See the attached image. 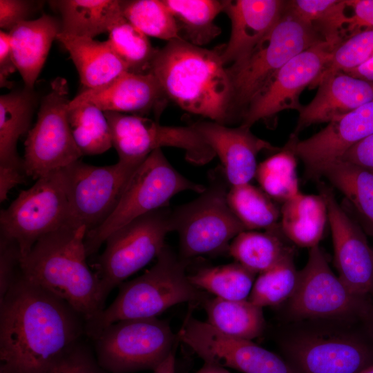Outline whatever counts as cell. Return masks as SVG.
Returning a JSON list of instances; mask_svg holds the SVG:
<instances>
[{
	"label": "cell",
	"mask_w": 373,
	"mask_h": 373,
	"mask_svg": "<svg viewBox=\"0 0 373 373\" xmlns=\"http://www.w3.org/2000/svg\"><path fill=\"white\" fill-rule=\"evenodd\" d=\"M85 334V320L21 274L0 300V373H47Z\"/></svg>",
	"instance_id": "cell-1"
},
{
	"label": "cell",
	"mask_w": 373,
	"mask_h": 373,
	"mask_svg": "<svg viewBox=\"0 0 373 373\" xmlns=\"http://www.w3.org/2000/svg\"><path fill=\"white\" fill-rule=\"evenodd\" d=\"M150 72L167 99L186 112L222 124L233 113V85L220 51L171 41L157 49Z\"/></svg>",
	"instance_id": "cell-2"
},
{
	"label": "cell",
	"mask_w": 373,
	"mask_h": 373,
	"mask_svg": "<svg viewBox=\"0 0 373 373\" xmlns=\"http://www.w3.org/2000/svg\"><path fill=\"white\" fill-rule=\"evenodd\" d=\"M85 226L66 223L42 236L21 259L23 276L68 303L85 320L104 309L99 280L89 268Z\"/></svg>",
	"instance_id": "cell-3"
},
{
	"label": "cell",
	"mask_w": 373,
	"mask_h": 373,
	"mask_svg": "<svg viewBox=\"0 0 373 373\" xmlns=\"http://www.w3.org/2000/svg\"><path fill=\"white\" fill-rule=\"evenodd\" d=\"M186 265L185 260L165 245L151 269L140 276L122 283L112 303L85 323V334L94 340L115 322L157 317L180 303H202L207 295L190 282Z\"/></svg>",
	"instance_id": "cell-4"
},
{
	"label": "cell",
	"mask_w": 373,
	"mask_h": 373,
	"mask_svg": "<svg viewBox=\"0 0 373 373\" xmlns=\"http://www.w3.org/2000/svg\"><path fill=\"white\" fill-rule=\"evenodd\" d=\"M205 189L174 169L161 149L154 150L133 172L110 216L87 232L84 240L87 256L97 252L111 233L127 223L166 207L176 194L186 191L201 193Z\"/></svg>",
	"instance_id": "cell-5"
},
{
	"label": "cell",
	"mask_w": 373,
	"mask_h": 373,
	"mask_svg": "<svg viewBox=\"0 0 373 373\" xmlns=\"http://www.w3.org/2000/svg\"><path fill=\"white\" fill-rule=\"evenodd\" d=\"M322 41H325L288 8L287 1L286 8L272 30L247 56L227 67L233 89V113H244L286 63Z\"/></svg>",
	"instance_id": "cell-6"
},
{
	"label": "cell",
	"mask_w": 373,
	"mask_h": 373,
	"mask_svg": "<svg viewBox=\"0 0 373 373\" xmlns=\"http://www.w3.org/2000/svg\"><path fill=\"white\" fill-rule=\"evenodd\" d=\"M93 341L97 361L108 373L153 371L179 342L169 323L157 317L115 322Z\"/></svg>",
	"instance_id": "cell-7"
},
{
	"label": "cell",
	"mask_w": 373,
	"mask_h": 373,
	"mask_svg": "<svg viewBox=\"0 0 373 373\" xmlns=\"http://www.w3.org/2000/svg\"><path fill=\"white\" fill-rule=\"evenodd\" d=\"M227 192L223 182L214 180L198 198L171 212L180 258L186 261L228 249L233 238L246 231L228 204Z\"/></svg>",
	"instance_id": "cell-8"
},
{
	"label": "cell",
	"mask_w": 373,
	"mask_h": 373,
	"mask_svg": "<svg viewBox=\"0 0 373 373\" xmlns=\"http://www.w3.org/2000/svg\"><path fill=\"white\" fill-rule=\"evenodd\" d=\"M36 180L0 214V237L15 242L21 258L40 238L66 224L69 219L64 169Z\"/></svg>",
	"instance_id": "cell-9"
},
{
	"label": "cell",
	"mask_w": 373,
	"mask_h": 373,
	"mask_svg": "<svg viewBox=\"0 0 373 373\" xmlns=\"http://www.w3.org/2000/svg\"><path fill=\"white\" fill-rule=\"evenodd\" d=\"M166 207L144 214L111 233L95 264L104 300L130 276L157 258L171 231Z\"/></svg>",
	"instance_id": "cell-10"
},
{
	"label": "cell",
	"mask_w": 373,
	"mask_h": 373,
	"mask_svg": "<svg viewBox=\"0 0 373 373\" xmlns=\"http://www.w3.org/2000/svg\"><path fill=\"white\" fill-rule=\"evenodd\" d=\"M66 79L57 77L40 103L37 119L25 142L24 171L33 179L64 169L82 156L73 137L68 119Z\"/></svg>",
	"instance_id": "cell-11"
},
{
	"label": "cell",
	"mask_w": 373,
	"mask_h": 373,
	"mask_svg": "<svg viewBox=\"0 0 373 373\" xmlns=\"http://www.w3.org/2000/svg\"><path fill=\"white\" fill-rule=\"evenodd\" d=\"M142 162L118 160L112 165L96 166L79 160L64 168L69 202L68 224L85 226L87 232L102 224Z\"/></svg>",
	"instance_id": "cell-12"
},
{
	"label": "cell",
	"mask_w": 373,
	"mask_h": 373,
	"mask_svg": "<svg viewBox=\"0 0 373 373\" xmlns=\"http://www.w3.org/2000/svg\"><path fill=\"white\" fill-rule=\"evenodd\" d=\"M322 41L300 52L286 63L249 104L242 125L251 128L285 110L299 111V97L315 82L341 44Z\"/></svg>",
	"instance_id": "cell-13"
},
{
	"label": "cell",
	"mask_w": 373,
	"mask_h": 373,
	"mask_svg": "<svg viewBox=\"0 0 373 373\" xmlns=\"http://www.w3.org/2000/svg\"><path fill=\"white\" fill-rule=\"evenodd\" d=\"M177 334L179 341L193 350L204 363L243 373H295L286 361L272 352L251 340L224 334L190 315Z\"/></svg>",
	"instance_id": "cell-14"
},
{
	"label": "cell",
	"mask_w": 373,
	"mask_h": 373,
	"mask_svg": "<svg viewBox=\"0 0 373 373\" xmlns=\"http://www.w3.org/2000/svg\"><path fill=\"white\" fill-rule=\"evenodd\" d=\"M361 298L334 274L318 245L309 249L307 262L298 271L289 311L300 318H343L361 311Z\"/></svg>",
	"instance_id": "cell-15"
},
{
	"label": "cell",
	"mask_w": 373,
	"mask_h": 373,
	"mask_svg": "<svg viewBox=\"0 0 373 373\" xmlns=\"http://www.w3.org/2000/svg\"><path fill=\"white\" fill-rule=\"evenodd\" d=\"M283 350L295 373H360L373 365L370 349L341 332L302 333L288 340Z\"/></svg>",
	"instance_id": "cell-16"
},
{
	"label": "cell",
	"mask_w": 373,
	"mask_h": 373,
	"mask_svg": "<svg viewBox=\"0 0 373 373\" xmlns=\"http://www.w3.org/2000/svg\"><path fill=\"white\" fill-rule=\"evenodd\" d=\"M328 212L338 277L356 295L373 290V249L359 226L338 203L332 190L319 183Z\"/></svg>",
	"instance_id": "cell-17"
},
{
	"label": "cell",
	"mask_w": 373,
	"mask_h": 373,
	"mask_svg": "<svg viewBox=\"0 0 373 373\" xmlns=\"http://www.w3.org/2000/svg\"><path fill=\"white\" fill-rule=\"evenodd\" d=\"M373 134V100L333 120L311 137L291 135L287 144L303 163L308 178L318 180L323 169L340 160L353 144Z\"/></svg>",
	"instance_id": "cell-18"
},
{
	"label": "cell",
	"mask_w": 373,
	"mask_h": 373,
	"mask_svg": "<svg viewBox=\"0 0 373 373\" xmlns=\"http://www.w3.org/2000/svg\"><path fill=\"white\" fill-rule=\"evenodd\" d=\"M167 100L152 73L126 72L102 86L82 91L70 100L69 106L88 103L104 112L142 116L153 111L158 116Z\"/></svg>",
	"instance_id": "cell-19"
},
{
	"label": "cell",
	"mask_w": 373,
	"mask_h": 373,
	"mask_svg": "<svg viewBox=\"0 0 373 373\" xmlns=\"http://www.w3.org/2000/svg\"><path fill=\"white\" fill-rule=\"evenodd\" d=\"M221 161L225 177L231 186L249 183L256 176V157L262 150H278L241 125L228 127L212 121L192 124Z\"/></svg>",
	"instance_id": "cell-20"
},
{
	"label": "cell",
	"mask_w": 373,
	"mask_h": 373,
	"mask_svg": "<svg viewBox=\"0 0 373 373\" xmlns=\"http://www.w3.org/2000/svg\"><path fill=\"white\" fill-rule=\"evenodd\" d=\"M287 6L280 0H224V12L229 17L231 30L229 39L220 51L227 66L247 56L272 30Z\"/></svg>",
	"instance_id": "cell-21"
},
{
	"label": "cell",
	"mask_w": 373,
	"mask_h": 373,
	"mask_svg": "<svg viewBox=\"0 0 373 373\" xmlns=\"http://www.w3.org/2000/svg\"><path fill=\"white\" fill-rule=\"evenodd\" d=\"M312 100L298 111L292 135L319 123H329L373 100V82L345 73L332 74L316 86Z\"/></svg>",
	"instance_id": "cell-22"
},
{
	"label": "cell",
	"mask_w": 373,
	"mask_h": 373,
	"mask_svg": "<svg viewBox=\"0 0 373 373\" xmlns=\"http://www.w3.org/2000/svg\"><path fill=\"white\" fill-rule=\"evenodd\" d=\"M60 32V19L46 14L21 21L8 32L14 61L25 87L34 89L51 45Z\"/></svg>",
	"instance_id": "cell-23"
},
{
	"label": "cell",
	"mask_w": 373,
	"mask_h": 373,
	"mask_svg": "<svg viewBox=\"0 0 373 373\" xmlns=\"http://www.w3.org/2000/svg\"><path fill=\"white\" fill-rule=\"evenodd\" d=\"M57 39L69 52L85 89L102 86L129 72L108 40L100 41L61 33Z\"/></svg>",
	"instance_id": "cell-24"
},
{
	"label": "cell",
	"mask_w": 373,
	"mask_h": 373,
	"mask_svg": "<svg viewBox=\"0 0 373 373\" xmlns=\"http://www.w3.org/2000/svg\"><path fill=\"white\" fill-rule=\"evenodd\" d=\"M61 16L60 33L93 39L109 32L123 18L118 0H55L48 1Z\"/></svg>",
	"instance_id": "cell-25"
},
{
	"label": "cell",
	"mask_w": 373,
	"mask_h": 373,
	"mask_svg": "<svg viewBox=\"0 0 373 373\" xmlns=\"http://www.w3.org/2000/svg\"><path fill=\"white\" fill-rule=\"evenodd\" d=\"M37 104L34 89L23 87L0 97V166L25 173L23 159L17 151L19 137L30 131Z\"/></svg>",
	"instance_id": "cell-26"
},
{
	"label": "cell",
	"mask_w": 373,
	"mask_h": 373,
	"mask_svg": "<svg viewBox=\"0 0 373 373\" xmlns=\"http://www.w3.org/2000/svg\"><path fill=\"white\" fill-rule=\"evenodd\" d=\"M280 230L296 245L311 249L318 245L328 220L326 202L321 194L300 191L283 202Z\"/></svg>",
	"instance_id": "cell-27"
},
{
	"label": "cell",
	"mask_w": 373,
	"mask_h": 373,
	"mask_svg": "<svg viewBox=\"0 0 373 373\" xmlns=\"http://www.w3.org/2000/svg\"><path fill=\"white\" fill-rule=\"evenodd\" d=\"M202 305L207 314L206 322L229 336L251 341L260 336L264 330L262 308L248 300L208 297Z\"/></svg>",
	"instance_id": "cell-28"
},
{
	"label": "cell",
	"mask_w": 373,
	"mask_h": 373,
	"mask_svg": "<svg viewBox=\"0 0 373 373\" xmlns=\"http://www.w3.org/2000/svg\"><path fill=\"white\" fill-rule=\"evenodd\" d=\"M173 14L182 40L201 46L221 32L214 20L223 12L224 1L163 0Z\"/></svg>",
	"instance_id": "cell-29"
},
{
	"label": "cell",
	"mask_w": 373,
	"mask_h": 373,
	"mask_svg": "<svg viewBox=\"0 0 373 373\" xmlns=\"http://www.w3.org/2000/svg\"><path fill=\"white\" fill-rule=\"evenodd\" d=\"M277 226L265 232L244 231L231 242L229 254L249 270L262 273L278 264L292 250L277 233Z\"/></svg>",
	"instance_id": "cell-30"
},
{
	"label": "cell",
	"mask_w": 373,
	"mask_h": 373,
	"mask_svg": "<svg viewBox=\"0 0 373 373\" xmlns=\"http://www.w3.org/2000/svg\"><path fill=\"white\" fill-rule=\"evenodd\" d=\"M321 177L345 195L360 215L373 227V172L343 161L327 165Z\"/></svg>",
	"instance_id": "cell-31"
},
{
	"label": "cell",
	"mask_w": 373,
	"mask_h": 373,
	"mask_svg": "<svg viewBox=\"0 0 373 373\" xmlns=\"http://www.w3.org/2000/svg\"><path fill=\"white\" fill-rule=\"evenodd\" d=\"M256 274L235 262L207 267L189 276L198 289L229 300H247Z\"/></svg>",
	"instance_id": "cell-32"
},
{
	"label": "cell",
	"mask_w": 373,
	"mask_h": 373,
	"mask_svg": "<svg viewBox=\"0 0 373 373\" xmlns=\"http://www.w3.org/2000/svg\"><path fill=\"white\" fill-rule=\"evenodd\" d=\"M108 120L112 146L119 161L142 162L153 151L150 142L151 119L135 115L104 112Z\"/></svg>",
	"instance_id": "cell-33"
},
{
	"label": "cell",
	"mask_w": 373,
	"mask_h": 373,
	"mask_svg": "<svg viewBox=\"0 0 373 373\" xmlns=\"http://www.w3.org/2000/svg\"><path fill=\"white\" fill-rule=\"evenodd\" d=\"M227 202L246 230L269 229L276 226L280 209L262 189L250 183L231 186Z\"/></svg>",
	"instance_id": "cell-34"
},
{
	"label": "cell",
	"mask_w": 373,
	"mask_h": 373,
	"mask_svg": "<svg viewBox=\"0 0 373 373\" xmlns=\"http://www.w3.org/2000/svg\"><path fill=\"white\" fill-rule=\"evenodd\" d=\"M68 119L82 155L101 154L113 146L105 113L96 106L88 103L68 105Z\"/></svg>",
	"instance_id": "cell-35"
},
{
	"label": "cell",
	"mask_w": 373,
	"mask_h": 373,
	"mask_svg": "<svg viewBox=\"0 0 373 373\" xmlns=\"http://www.w3.org/2000/svg\"><path fill=\"white\" fill-rule=\"evenodd\" d=\"M288 8L310 26L324 41L342 42L348 15L345 0L287 1Z\"/></svg>",
	"instance_id": "cell-36"
},
{
	"label": "cell",
	"mask_w": 373,
	"mask_h": 373,
	"mask_svg": "<svg viewBox=\"0 0 373 373\" xmlns=\"http://www.w3.org/2000/svg\"><path fill=\"white\" fill-rule=\"evenodd\" d=\"M123 17L147 37L182 40L175 19L163 0L119 1Z\"/></svg>",
	"instance_id": "cell-37"
},
{
	"label": "cell",
	"mask_w": 373,
	"mask_h": 373,
	"mask_svg": "<svg viewBox=\"0 0 373 373\" xmlns=\"http://www.w3.org/2000/svg\"><path fill=\"white\" fill-rule=\"evenodd\" d=\"M296 157L286 144L258 166L257 180L271 198L284 202L300 192Z\"/></svg>",
	"instance_id": "cell-38"
},
{
	"label": "cell",
	"mask_w": 373,
	"mask_h": 373,
	"mask_svg": "<svg viewBox=\"0 0 373 373\" xmlns=\"http://www.w3.org/2000/svg\"><path fill=\"white\" fill-rule=\"evenodd\" d=\"M108 34V41L129 72L141 74L150 72L157 48L152 46L147 36L124 17Z\"/></svg>",
	"instance_id": "cell-39"
},
{
	"label": "cell",
	"mask_w": 373,
	"mask_h": 373,
	"mask_svg": "<svg viewBox=\"0 0 373 373\" xmlns=\"http://www.w3.org/2000/svg\"><path fill=\"white\" fill-rule=\"evenodd\" d=\"M298 277L291 253L271 269L259 274L247 300L262 308L278 305L291 297Z\"/></svg>",
	"instance_id": "cell-40"
},
{
	"label": "cell",
	"mask_w": 373,
	"mask_h": 373,
	"mask_svg": "<svg viewBox=\"0 0 373 373\" xmlns=\"http://www.w3.org/2000/svg\"><path fill=\"white\" fill-rule=\"evenodd\" d=\"M373 56V28L361 30L345 39L334 50L323 70L311 88L324 78L347 73L365 63Z\"/></svg>",
	"instance_id": "cell-41"
},
{
	"label": "cell",
	"mask_w": 373,
	"mask_h": 373,
	"mask_svg": "<svg viewBox=\"0 0 373 373\" xmlns=\"http://www.w3.org/2000/svg\"><path fill=\"white\" fill-rule=\"evenodd\" d=\"M47 373H108L98 363L95 352L79 341Z\"/></svg>",
	"instance_id": "cell-42"
},
{
	"label": "cell",
	"mask_w": 373,
	"mask_h": 373,
	"mask_svg": "<svg viewBox=\"0 0 373 373\" xmlns=\"http://www.w3.org/2000/svg\"><path fill=\"white\" fill-rule=\"evenodd\" d=\"M21 259L17 244L0 237V300L21 276Z\"/></svg>",
	"instance_id": "cell-43"
},
{
	"label": "cell",
	"mask_w": 373,
	"mask_h": 373,
	"mask_svg": "<svg viewBox=\"0 0 373 373\" xmlns=\"http://www.w3.org/2000/svg\"><path fill=\"white\" fill-rule=\"evenodd\" d=\"M44 1L30 0H0V27L8 32L19 23L41 9Z\"/></svg>",
	"instance_id": "cell-44"
},
{
	"label": "cell",
	"mask_w": 373,
	"mask_h": 373,
	"mask_svg": "<svg viewBox=\"0 0 373 373\" xmlns=\"http://www.w3.org/2000/svg\"><path fill=\"white\" fill-rule=\"evenodd\" d=\"M352 10L343 30L344 37L367 28H373V0H345Z\"/></svg>",
	"instance_id": "cell-45"
},
{
	"label": "cell",
	"mask_w": 373,
	"mask_h": 373,
	"mask_svg": "<svg viewBox=\"0 0 373 373\" xmlns=\"http://www.w3.org/2000/svg\"><path fill=\"white\" fill-rule=\"evenodd\" d=\"M340 160L373 172V134L350 146Z\"/></svg>",
	"instance_id": "cell-46"
},
{
	"label": "cell",
	"mask_w": 373,
	"mask_h": 373,
	"mask_svg": "<svg viewBox=\"0 0 373 373\" xmlns=\"http://www.w3.org/2000/svg\"><path fill=\"white\" fill-rule=\"evenodd\" d=\"M17 70L8 32L0 31V86L11 88L8 77Z\"/></svg>",
	"instance_id": "cell-47"
},
{
	"label": "cell",
	"mask_w": 373,
	"mask_h": 373,
	"mask_svg": "<svg viewBox=\"0 0 373 373\" xmlns=\"http://www.w3.org/2000/svg\"><path fill=\"white\" fill-rule=\"evenodd\" d=\"M26 173L18 169L0 166V202L2 203L10 191L23 182Z\"/></svg>",
	"instance_id": "cell-48"
},
{
	"label": "cell",
	"mask_w": 373,
	"mask_h": 373,
	"mask_svg": "<svg viewBox=\"0 0 373 373\" xmlns=\"http://www.w3.org/2000/svg\"><path fill=\"white\" fill-rule=\"evenodd\" d=\"M345 73L357 78L373 82V56L363 64Z\"/></svg>",
	"instance_id": "cell-49"
},
{
	"label": "cell",
	"mask_w": 373,
	"mask_h": 373,
	"mask_svg": "<svg viewBox=\"0 0 373 373\" xmlns=\"http://www.w3.org/2000/svg\"><path fill=\"white\" fill-rule=\"evenodd\" d=\"M153 373H175V352L154 370Z\"/></svg>",
	"instance_id": "cell-50"
},
{
	"label": "cell",
	"mask_w": 373,
	"mask_h": 373,
	"mask_svg": "<svg viewBox=\"0 0 373 373\" xmlns=\"http://www.w3.org/2000/svg\"><path fill=\"white\" fill-rule=\"evenodd\" d=\"M196 373H231L227 368L204 363V365Z\"/></svg>",
	"instance_id": "cell-51"
},
{
	"label": "cell",
	"mask_w": 373,
	"mask_h": 373,
	"mask_svg": "<svg viewBox=\"0 0 373 373\" xmlns=\"http://www.w3.org/2000/svg\"><path fill=\"white\" fill-rule=\"evenodd\" d=\"M360 373H373V365L366 367L362 370Z\"/></svg>",
	"instance_id": "cell-52"
}]
</instances>
